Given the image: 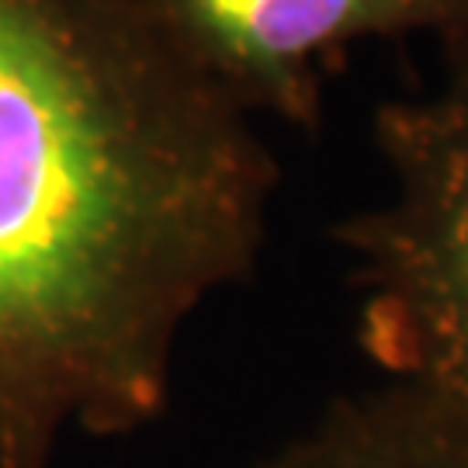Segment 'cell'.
I'll use <instances>...</instances> for the list:
<instances>
[{"label": "cell", "mask_w": 468, "mask_h": 468, "mask_svg": "<svg viewBox=\"0 0 468 468\" xmlns=\"http://www.w3.org/2000/svg\"><path fill=\"white\" fill-rule=\"evenodd\" d=\"M257 468H468V420L385 378L336 399Z\"/></svg>", "instance_id": "cell-4"}, {"label": "cell", "mask_w": 468, "mask_h": 468, "mask_svg": "<svg viewBox=\"0 0 468 468\" xmlns=\"http://www.w3.org/2000/svg\"><path fill=\"white\" fill-rule=\"evenodd\" d=\"M278 156L156 0H0V468L164 417L264 253Z\"/></svg>", "instance_id": "cell-1"}, {"label": "cell", "mask_w": 468, "mask_h": 468, "mask_svg": "<svg viewBox=\"0 0 468 468\" xmlns=\"http://www.w3.org/2000/svg\"><path fill=\"white\" fill-rule=\"evenodd\" d=\"M378 201L336 222L357 284V340L388 382L468 420V46L434 87L375 108Z\"/></svg>", "instance_id": "cell-2"}, {"label": "cell", "mask_w": 468, "mask_h": 468, "mask_svg": "<svg viewBox=\"0 0 468 468\" xmlns=\"http://www.w3.org/2000/svg\"><path fill=\"white\" fill-rule=\"evenodd\" d=\"M170 28L253 115L316 129L326 69L357 42L468 46V0H156Z\"/></svg>", "instance_id": "cell-3"}]
</instances>
